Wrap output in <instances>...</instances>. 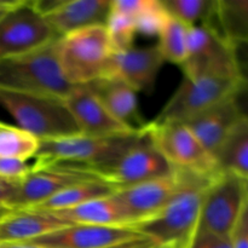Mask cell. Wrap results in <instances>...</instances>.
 Here are the masks:
<instances>
[{
  "mask_svg": "<svg viewBox=\"0 0 248 248\" xmlns=\"http://www.w3.org/2000/svg\"><path fill=\"white\" fill-rule=\"evenodd\" d=\"M241 116L236 96H234L181 123L186 124L203 148L216 157L225 138Z\"/></svg>",
  "mask_w": 248,
  "mask_h": 248,
  "instance_id": "18",
  "label": "cell"
},
{
  "mask_svg": "<svg viewBox=\"0 0 248 248\" xmlns=\"http://www.w3.org/2000/svg\"><path fill=\"white\" fill-rule=\"evenodd\" d=\"M19 183L0 178V207L11 208L12 201L18 191Z\"/></svg>",
  "mask_w": 248,
  "mask_h": 248,
  "instance_id": "33",
  "label": "cell"
},
{
  "mask_svg": "<svg viewBox=\"0 0 248 248\" xmlns=\"http://www.w3.org/2000/svg\"><path fill=\"white\" fill-rule=\"evenodd\" d=\"M236 52L240 65L248 67V45L236 46Z\"/></svg>",
  "mask_w": 248,
  "mask_h": 248,
  "instance_id": "35",
  "label": "cell"
},
{
  "mask_svg": "<svg viewBox=\"0 0 248 248\" xmlns=\"http://www.w3.org/2000/svg\"><path fill=\"white\" fill-rule=\"evenodd\" d=\"M0 248H45V247H40L31 244H11V245H0Z\"/></svg>",
  "mask_w": 248,
  "mask_h": 248,
  "instance_id": "36",
  "label": "cell"
},
{
  "mask_svg": "<svg viewBox=\"0 0 248 248\" xmlns=\"http://www.w3.org/2000/svg\"><path fill=\"white\" fill-rule=\"evenodd\" d=\"M216 26L235 47L248 45V0H217Z\"/></svg>",
  "mask_w": 248,
  "mask_h": 248,
  "instance_id": "25",
  "label": "cell"
},
{
  "mask_svg": "<svg viewBox=\"0 0 248 248\" xmlns=\"http://www.w3.org/2000/svg\"><path fill=\"white\" fill-rule=\"evenodd\" d=\"M143 236L131 227L72 224L27 244L45 248H110Z\"/></svg>",
  "mask_w": 248,
  "mask_h": 248,
  "instance_id": "16",
  "label": "cell"
},
{
  "mask_svg": "<svg viewBox=\"0 0 248 248\" xmlns=\"http://www.w3.org/2000/svg\"><path fill=\"white\" fill-rule=\"evenodd\" d=\"M58 39L36 1L16 0L0 16V61L35 52Z\"/></svg>",
  "mask_w": 248,
  "mask_h": 248,
  "instance_id": "7",
  "label": "cell"
},
{
  "mask_svg": "<svg viewBox=\"0 0 248 248\" xmlns=\"http://www.w3.org/2000/svg\"><path fill=\"white\" fill-rule=\"evenodd\" d=\"M186 248H232V236L216 234L198 228Z\"/></svg>",
  "mask_w": 248,
  "mask_h": 248,
  "instance_id": "30",
  "label": "cell"
},
{
  "mask_svg": "<svg viewBox=\"0 0 248 248\" xmlns=\"http://www.w3.org/2000/svg\"><path fill=\"white\" fill-rule=\"evenodd\" d=\"M220 171L248 182V118L241 116L216 156Z\"/></svg>",
  "mask_w": 248,
  "mask_h": 248,
  "instance_id": "22",
  "label": "cell"
},
{
  "mask_svg": "<svg viewBox=\"0 0 248 248\" xmlns=\"http://www.w3.org/2000/svg\"><path fill=\"white\" fill-rule=\"evenodd\" d=\"M31 171L28 161L19 159H0V178L21 183Z\"/></svg>",
  "mask_w": 248,
  "mask_h": 248,
  "instance_id": "31",
  "label": "cell"
},
{
  "mask_svg": "<svg viewBox=\"0 0 248 248\" xmlns=\"http://www.w3.org/2000/svg\"><path fill=\"white\" fill-rule=\"evenodd\" d=\"M87 86L96 93L114 118L137 130L145 127L148 123L140 114L137 92L135 90L113 78H103Z\"/></svg>",
  "mask_w": 248,
  "mask_h": 248,
  "instance_id": "21",
  "label": "cell"
},
{
  "mask_svg": "<svg viewBox=\"0 0 248 248\" xmlns=\"http://www.w3.org/2000/svg\"><path fill=\"white\" fill-rule=\"evenodd\" d=\"M248 199V182L220 171L211 179L203 195L199 227L232 236Z\"/></svg>",
  "mask_w": 248,
  "mask_h": 248,
  "instance_id": "9",
  "label": "cell"
},
{
  "mask_svg": "<svg viewBox=\"0 0 248 248\" xmlns=\"http://www.w3.org/2000/svg\"><path fill=\"white\" fill-rule=\"evenodd\" d=\"M65 225L46 211L34 208L9 210L0 217V245L27 244Z\"/></svg>",
  "mask_w": 248,
  "mask_h": 248,
  "instance_id": "19",
  "label": "cell"
},
{
  "mask_svg": "<svg viewBox=\"0 0 248 248\" xmlns=\"http://www.w3.org/2000/svg\"><path fill=\"white\" fill-rule=\"evenodd\" d=\"M40 140L31 133L2 124L0 126V159H19L28 161L38 153Z\"/></svg>",
  "mask_w": 248,
  "mask_h": 248,
  "instance_id": "28",
  "label": "cell"
},
{
  "mask_svg": "<svg viewBox=\"0 0 248 248\" xmlns=\"http://www.w3.org/2000/svg\"><path fill=\"white\" fill-rule=\"evenodd\" d=\"M144 135L145 127L125 136L96 137L78 133L57 140H40L33 165L65 162L79 165L94 172L114 164L130 148L137 144Z\"/></svg>",
  "mask_w": 248,
  "mask_h": 248,
  "instance_id": "3",
  "label": "cell"
},
{
  "mask_svg": "<svg viewBox=\"0 0 248 248\" xmlns=\"http://www.w3.org/2000/svg\"><path fill=\"white\" fill-rule=\"evenodd\" d=\"M181 184V172L174 170L167 176L115 190L116 198L127 213L131 228L159 213L173 198Z\"/></svg>",
  "mask_w": 248,
  "mask_h": 248,
  "instance_id": "14",
  "label": "cell"
},
{
  "mask_svg": "<svg viewBox=\"0 0 248 248\" xmlns=\"http://www.w3.org/2000/svg\"><path fill=\"white\" fill-rule=\"evenodd\" d=\"M162 4L170 16L189 28L200 24L216 26L217 0H162Z\"/></svg>",
  "mask_w": 248,
  "mask_h": 248,
  "instance_id": "26",
  "label": "cell"
},
{
  "mask_svg": "<svg viewBox=\"0 0 248 248\" xmlns=\"http://www.w3.org/2000/svg\"><path fill=\"white\" fill-rule=\"evenodd\" d=\"M240 68H241L242 82L236 94V102L241 115L248 118V67L240 65Z\"/></svg>",
  "mask_w": 248,
  "mask_h": 248,
  "instance_id": "34",
  "label": "cell"
},
{
  "mask_svg": "<svg viewBox=\"0 0 248 248\" xmlns=\"http://www.w3.org/2000/svg\"><path fill=\"white\" fill-rule=\"evenodd\" d=\"M114 52L106 26L80 29L56 41L60 72L65 82L73 87L106 78Z\"/></svg>",
  "mask_w": 248,
  "mask_h": 248,
  "instance_id": "2",
  "label": "cell"
},
{
  "mask_svg": "<svg viewBox=\"0 0 248 248\" xmlns=\"http://www.w3.org/2000/svg\"><path fill=\"white\" fill-rule=\"evenodd\" d=\"M150 142L167 164L177 171L213 177L220 172L218 162L181 121L153 120L145 126Z\"/></svg>",
  "mask_w": 248,
  "mask_h": 248,
  "instance_id": "6",
  "label": "cell"
},
{
  "mask_svg": "<svg viewBox=\"0 0 248 248\" xmlns=\"http://www.w3.org/2000/svg\"><path fill=\"white\" fill-rule=\"evenodd\" d=\"M64 103L82 135L113 137L142 130L131 127L114 118L87 85L73 87L64 97Z\"/></svg>",
  "mask_w": 248,
  "mask_h": 248,
  "instance_id": "13",
  "label": "cell"
},
{
  "mask_svg": "<svg viewBox=\"0 0 248 248\" xmlns=\"http://www.w3.org/2000/svg\"><path fill=\"white\" fill-rule=\"evenodd\" d=\"M242 78L184 77L156 121H186L215 104L236 96Z\"/></svg>",
  "mask_w": 248,
  "mask_h": 248,
  "instance_id": "10",
  "label": "cell"
},
{
  "mask_svg": "<svg viewBox=\"0 0 248 248\" xmlns=\"http://www.w3.org/2000/svg\"><path fill=\"white\" fill-rule=\"evenodd\" d=\"M111 7L132 18L137 34L157 36L169 14L160 0H111Z\"/></svg>",
  "mask_w": 248,
  "mask_h": 248,
  "instance_id": "23",
  "label": "cell"
},
{
  "mask_svg": "<svg viewBox=\"0 0 248 248\" xmlns=\"http://www.w3.org/2000/svg\"><path fill=\"white\" fill-rule=\"evenodd\" d=\"M181 68L188 78H241L236 47L213 24L189 28L188 53Z\"/></svg>",
  "mask_w": 248,
  "mask_h": 248,
  "instance_id": "8",
  "label": "cell"
},
{
  "mask_svg": "<svg viewBox=\"0 0 248 248\" xmlns=\"http://www.w3.org/2000/svg\"><path fill=\"white\" fill-rule=\"evenodd\" d=\"M165 63L157 45L115 51L106 78L119 80L136 92H150L154 89Z\"/></svg>",
  "mask_w": 248,
  "mask_h": 248,
  "instance_id": "17",
  "label": "cell"
},
{
  "mask_svg": "<svg viewBox=\"0 0 248 248\" xmlns=\"http://www.w3.org/2000/svg\"><path fill=\"white\" fill-rule=\"evenodd\" d=\"M0 106L14 118L16 127L39 140L80 133L64 98L50 94L0 90Z\"/></svg>",
  "mask_w": 248,
  "mask_h": 248,
  "instance_id": "4",
  "label": "cell"
},
{
  "mask_svg": "<svg viewBox=\"0 0 248 248\" xmlns=\"http://www.w3.org/2000/svg\"><path fill=\"white\" fill-rule=\"evenodd\" d=\"M154 248H176L174 246H161V245H156Z\"/></svg>",
  "mask_w": 248,
  "mask_h": 248,
  "instance_id": "39",
  "label": "cell"
},
{
  "mask_svg": "<svg viewBox=\"0 0 248 248\" xmlns=\"http://www.w3.org/2000/svg\"><path fill=\"white\" fill-rule=\"evenodd\" d=\"M15 1H16V0H12V1H5V0H0V16H1V15L4 14V12L6 11L9 7H11L12 5H14Z\"/></svg>",
  "mask_w": 248,
  "mask_h": 248,
  "instance_id": "37",
  "label": "cell"
},
{
  "mask_svg": "<svg viewBox=\"0 0 248 248\" xmlns=\"http://www.w3.org/2000/svg\"><path fill=\"white\" fill-rule=\"evenodd\" d=\"M72 89L60 72L56 41L35 52L0 61V90L64 98Z\"/></svg>",
  "mask_w": 248,
  "mask_h": 248,
  "instance_id": "5",
  "label": "cell"
},
{
  "mask_svg": "<svg viewBox=\"0 0 248 248\" xmlns=\"http://www.w3.org/2000/svg\"><path fill=\"white\" fill-rule=\"evenodd\" d=\"M7 211H9V208H5V207H0V217H1V216H4L5 213L7 212Z\"/></svg>",
  "mask_w": 248,
  "mask_h": 248,
  "instance_id": "38",
  "label": "cell"
},
{
  "mask_svg": "<svg viewBox=\"0 0 248 248\" xmlns=\"http://www.w3.org/2000/svg\"><path fill=\"white\" fill-rule=\"evenodd\" d=\"M173 171L150 142L145 130V135L137 144L130 148L110 166L97 170L93 173L113 186L114 190H119L157 177L167 176Z\"/></svg>",
  "mask_w": 248,
  "mask_h": 248,
  "instance_id": "12",
  "label": "cell"
},
{
  "mask_svg": "<svg viewBox=\"0 0 248 248\" xmlns=\"http://www.w3.org/2000/svg\"><path fill=\"white\" fill-rule=\"evenodd\" d=\"M232 248H248V199L241 216L232 232Z\"/></svg>",
  "mask_w": 248,
  "mask_h": 248,
  "instance_id": "32",
  "label": "cell"
},
{
  "mask_svg": "<svg viewBox=\"0 0 248 248\" xmlns=\"http://www.w3.org/2000/svg\"><path fill=\"white\" fill-rule=\"evenodd\" d=\"M106 28L114 50L124 51L132 47L137 36V31L130 16L113 9L110 5V12L107 19Z\"/></svg>",
  "mask_w": 248,
  "mask_h": 248,
  "instance_id": "29",
  "label": "cell"
},
{
  "mask_svg": "<svg viewBox=\"0 0 248 248\" xmlns=\"http://www.w3.org/2000/svg\"><path fill=\"white\" fill-rule=\"evenodd\" d=\"M115 190H114L113 186H110L102 179H89V181L73 184V186H68L56 195H53L45 202L29 208L48 211V212L68 210V208L82 205V203L93 200V199L110 195Z\"/></svg>",
  "mask_w": 248,
  "mask_h": 248,
  "instance_id": "24",
  "label": "cell"
},
{
  "mask_svg": "<svg viewBox=\"0 0 248 248\" xmlns=\"http://www.w3.org/2000/svg\"><path fill=\"white\" fill-rule=\"evenodd\" d=\"M181 172V184L166 206L133 229L161 246L186 248L199 227L203 195L213 177ZM219 173V172H218Z\"/></svg>",
  "mask_w": 248,
  "mask_h": 248,
  "instance_id": "1",
  "label": "cell"
},
{
  "mask_svg": "<svg viewBox=\"0 0 248 248\" xmlns=\"http://www.w3.org/2000/svg\"><path fill=\"white\" fill-rule=\"evenodd\" d=\"M2 125V123H0V126H1Z\"/></svg>",
  "mask_w": 248,
  "mask_h": 248,
  "instance_id": "40",
  "label": "cell"
},
{
  "mask_svg": "<svg viewBox=\"0 0 248 248\" xmlns=\"http://www.w3.org/2000/svg\"><path fill=\"white\" fill-rule=\"evenodd\" d=\"M176 248H181V247H176Z\"/></svg>",
  "mask_w": 248,
  "mask_h": 248,
  "instance_id": "41",
  "label": "cell"
},
{
  "mask_svg": "<svg viewBox=\"0 0 248 248\" xmlns=\"http://www.w3.org/2000/svg\"><path fill=\"white\" fill-rule=\"evenodd\" d=\"M110 5L111 0L36 1L38 9L60 38L89 27L106 26Z\"/></svg>",
  "mask_w": 248,
  "mask_h": 248,
  "instance_id": "15",
  "label": "cell"
},
{
  "mask_svg": "<svg viewBox=\"0 0 248 248\" xmlns=\"http://www.w3.org/2000/svg\"><path fill=\"white\" fill-rule=\"evenodd\" d=\"M96 178L99 177L91 170L79 165L65 162H53L39 166L31 165V173L19 183L18 191L10 210L34 207L73 184Z\"/></svg>",
  "mask_w": 248,
  "mask_h": 248,
  "instance_id": "11",
  "label": "cell"
},
{
  "mask_svg": "<svg viewBox=\"0 0 248 248\" xmlns=\"http://www.w3.org/2000/svg\"><path fill=\"white\" fill-rule=\"evenodd\" d=\"M50 213H52L67 225L86 224L101 225V227H131L127 213L124 210L119 199L116 198L115 193L93 199L77 207L53 211Z\"/></svg>",
  "mask_w": 248,
  "mask_h": 248,
  "instance_id": "20",
  "label": "cell"
},
{
  "mask_svg": "<svg viewBox=\"0 0 248 248\" xmlns=\"http://www.w3.org/2000/svg\"><path fill=\"white\" fill-rule=\"evenodd\" d=\"M189 27L169 15L164 28L159 33L156 45L165 62L181 67L188 53Z\"/></svg>",
  "mask_w": 248,
  "mask_h": 248,
  "instance_id": "27",
  "label": "cell"
}]
</instances>
